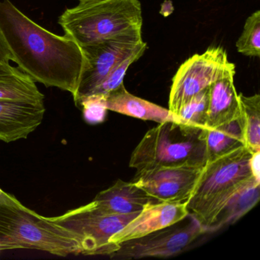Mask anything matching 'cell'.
Instances as JSON below:
<instances>
[{"label":"cell","mask_w":260,"mask_h":260,"mask_svg":"<svg viewBox=\"0 0 260 260\" xmlns=\"http://www.w3.org/2000/svg\"><path fill=\"white\" fill-rule=\"evenodd\" d=\"M0 34L12 60L35 82L75 94L84 64L78 44L36 23L10 0L0 1Z\"/></svg>","instance_id":"6da1fadb"},{"label":"cell","mask_w":260,"mask_h":260,"mask_svg":"<svg viewBox=\"0 0 260 260\" xmlns=\"http://www.w3.org/2000/svg\"><path fill=\"white\" fill-rule=\"evenodd\" d=\"M58 23L80 47L113 39H142L139 0H102L67 9Z\"/></svg>","instance_id":"7a4b0ae2"},{"label":"cell","mask_w":260,"mask_h":260,"mask_svg":"<svg viewBox=\"0 0 260 260\" xmlns=\"http://www.w3.org/2000/svg\"><path fill=\"white\" fill-rule=\"evenodd\" d=\"M17 249H37L59 256L81 254L75 234L10 194L0 200V251Z\"/></svg>","instance_id":"3957f363"},{"label":"cell","mask_w":260,"mask_h":260,"mask_svg":"<svg viewBox=\"0 0 260 260\" xmlns=\"http://www.w3.org/2000/svg\"><path fill=\"white\" fill-rule=\"evenodd\" d=\"M252 155L243 146L205 164L185 203L188 213L200 221L205 232L232 196L255 178L251 169Z\"/></svg>","instance_id":"277c9868"},{"label":"cell","mask_w":260,"mask_h":260,"mask_svg":"<svg viewBox=\"0 0 260 260\" xmlns=\"http://www.w3.org/2000/svg\"><path fill=\"white\" fill-rule=\"evenodd\" d=\"M206 129L167 121L150 129L138 144L129 165L136 170L156 167H204Z\"/></svg>","instance_id":"5b68a950"},{"label":"cell","mask_w":260,"mask_h":260,"mask_svg":"<svg viewBox=\"0 0 260 260\" xmlns=\"http://www.w3.org/2000/svg\"><path fill=\"white\" fill-rule=\"evenodd\" d=\"M138 214L139 212L108 214L98 208L92 201L87 205L70 210L62 215L49 218L77 235L83 255L110 256L120 246V244L111 243L110 239Z\"/></svg>","instance_id":"8992f818"},{"label":"cell","mask_w":260,"mask_h":260,"mask_svg":"<svg viewBox=\"0 0 260 260\" xmlns=\"http://www.w3.org/2000/svg\"><path fill=\"white\" fill-rule=\"evenodd\" d=\"M231 63L221 47H211L203 54H194L185 60L172 81L170 111L177 115L188 100L220 78Z\"/></svg>","instance_id":"52a82bcc"},{"label":"cell","mask_w":260,"mask_h":260,"mask_svg":"<svg viewBox=\"0 0 260 260\" xmlns=\"http://www.w3.org/2000/svg\"><path fill=\"white\" fill-rule=\"evenodd\" d=\"M188 221L182 220L150 233L144 237L120 243L119 249L110 255L115 259L168 258L182 252L199 236L205 228L192 214H188Z\"/></svg>","instance_id":"ba28073f"},{"label":"cell","mask_w":260,"mask_h":260,"mask_svg":"<svg viewBox=\"0 0 260 260\" xmlns=\"http://www.w3.org/2000/svg\"><path fill=\"white\" fill-rule=\"evenodd\" d=\"M143 43V40L113 39L81 47L84 64L77 91L73 95L76 106L85 97L92 95L111 72Z\"/></svg>","instance_id":"9c48e42d"},{"label":"cell","mask_w":260,"mask_h":260,"mask_svg":"<svg viewBox=\"0 0 260 260\" xmlns=\"http://www.w3.org/2000/svg\"><path fill=\"white\" fill-rule=\"evenodd\" d=\"M204 167H156L137 170L132 182L157 202L186 203Z\"/></svg>","instance_id":"30bf717a"},{"label":"cell","mask_w":260,"mask_h":260,"mask_svg":"<svg viewBox=\"0 0 260 260\" xmlns=\"http://www.w3.org/2000/svg\"><path fill=\"white\" fill-rule=\"evenodd\" d=\"M188 214L185 203L156 202L149 204L133 220L112 237L110 242L120 244L144 237L181 221Z\"/></svg>","instance_id":"8fae6325"},{"label":"cell","mask_w":260,"mask_h":260,"mask_svg":"<svg viewBox=\"0 0 260 260\" xmlns=\"http://www.w3.org/2000/svg\"><path fill=\"white\" fill-rule=\"evenodd\" d=\"M45 113L44 103L0 100V141L28 138L42 124Z\"/></svg>","instance_id":"7c38bea8"},{"label":"cell","mask_w":260,"mask_h":260,"mask_svg":"<svg viewBox=\"0 0 260 260\" xmlns=\"http://www.w3.org/2000/svg\"><path fill=\"white\" fill-rule=\"evenodd\" d=\"M234 75L235 65L231 63L224 74L210 86L207 129L216 128L241 115L239 94L234 86Z\"/></svg>","instance_id":"4fadbf2b"},{"label":"cell","mask_w":260,"mask_h":260,"mask_svg":"<svg viewBox=\"0 0 260 260\" xmlns=\"http://www.w3.org/2000/svg\"><path fill=\"white\" fill-rule=\"evenodd\" d=\"M93 202L104 212L127 214L141 212L149 204L157 202L132 181L118 179L112 186L100 191Z\"/></svg>","instance_id":"5bb4252c"},{"label":"cell","mask_w":260,"mask_h":260,"mask_svg":"<svg viewBox=\"0 0 260 260\" xmlns=\"http://www.w3.org/2000/svg\"><path fill=\"white\" fill-rule=\"evenodd\" d=\"M106 97L108 110L144 121H155L158 124L167 121L181 124L179 118L170 109L132 95L125 89L124 85Z\"/></svg>","instance_id":"9a60e30c"},{"label":"cell","mask_w":260,"mask_h":260,"mask_svg":"<svg viewBox=\"0 0 260 260\" xmlns=\"http://www.w3.org/2000/svg\"><path fill=\"white\" fill-rule=\"evenodd\" d=\"M44 99L36 82L19 68L9 64L0 70V100L43 103Z\"/></svg>","instance_id":"2e32d148"},{"label":"cell","mask_w":260,"mask_h":260,"mask_svg":"<svg viewBox=\"0 0 260 260\" xmlns=\"http://www.w3.org/2000/svg\"><path fill=\"white\" fill-rule=\"evenodd\" d=\"M207 162L245 146L243 115L214 129H206Z\"/></svg>","instance_id":"e0dca14e"},{"label":"cell","mask_w":260,"mask_h":260,"mask_svg":"<svg viewBox=\"0 0 260 260\" xmlns=\"http://www.w3.org/2000/svg\"><path fill=\"white\" fill-rule=\"evenodd\" d=\"M260 179L254 178L228 201L207 231H214L237 222L255 206L259 200Z\"/></svg>","instance_id":"ac0fdd59"},{"label":"cell","mask_w":260,"mask_h":260,"mask_svg":"<svg viewBox=\"0 0 260 260\" xmlns=\"http://www.w3.org/2000/svg\"><path fill=\"white\" fill-rule=\"evenodd\" d=\"M244 126L245 147L252 153L260 152V96L239 94Z\"/></svg>","instance_id":"d6986e66"},{"label":"cell","mask_w":260,"mask_h":260,"mask_svg":"<svg viewBox=\"0 0 260 260\" xmlns=\"http://www.w3.org/2000/svg\"><path fill=\"white\" fill-rule=\"evenodd\" d=\"M209 87L193 96L179 109L176 115L181 124L197 128H206Z\"/></svg>","instance_id":"ffe728a7"},{"label":"cell","mask_w":260,"mask_h":260,"mask_svg":"<svg viewBox=\"0 0 260 260\" xmlns=\"http://www.w3.org/2000/svg\"><path fill=\"white\" fill-rule=\"evenodd\" d=\"M237 51L248 57H260V11L247 18L244 28L236 43Z\"/></svg>","instance_id":"44dd1931"},{"label":"cell","mask_w":260,"mask_h":260,"mask_svg":"<svg viewBox=\"0 0 260 260\" xmlns=\"http://www.w3.org/2000/svg\"><path fill=\"white\" fill-rule=\"evenodd\" d=\"M147 48V43L144 42V43H143L135 52L132 53L129 57L124 59L123 61H121V63L111 72V74L108 76L107 78H106L105 81L95 89V92H94L92 95L97 94V95H103L106 96V95H109L111 92L115 91V89L119 88L120 86L124 85L123 80H124L127 70H128V68H130L132 63H135L138 59L142 57Z\"/></svg>","instance_id":"7402d4cb"},{"label":"cell","mask_w":260,"mask_h":260,"mask_svg":"<svg viewBox=\"0 0 260 260\" xmlns=\"http://www.w3.org/2000/svg\"><path fill=\"white\" fill-rule=\"evenodd\" d=\"M106 99L105 95L93 94L79 102L77 106L83 109V118L86 122L95 124L105 121L109 111L106 108Z\"/></svg>","instance_id":"603a6c76"},{"label":"cell","mask_w":260,"mask_h":260,"mask_svg":"<svg viewBox=\"0 0 260 260\" xmlns=\"http://www.w3.org/2000/svg\"><path fill=\"white\" fill-rule=\"evenodd\" d=\"M10 60H12L11 54L0 34V70L10 64Z\"/></svg>","instance_id":"cb8c5ba5"},{"label":"cell","mask_w":260,"mask_h":260,"mask_svg":"<svg viewBox=\"0 0 260 260\" xmlns=\"http://www.w3.org/2000/svg\"><path fill=\"white\" fill-rule=\"evenodd\" d=\"M260 152L252 153L251 157L250 165L253 176L257 179H260V165H259Z\"/></svg>","instance_id":"d4e9b609"},{"label":"cell","mask_w":260,"mask_h":260,"mask_svg":"<svg viewBox=\"0 0 260 260\" xmlns=\"http://www.w3.org/2000/svg\"><path fill=\"white\" fill-rule=\"evenodd\" d=\"M173 12V6L172 3L168 0H166L165 2L161 6L160 14L164 16H168Z\"/></svg>","instance_id":"484cf974"},{"label":"cell","mask_w":260,"mask_h":260,"mask_svg":"<svg viewBox=\"0 0 260 260\" xmlns=\"http://www.w3.org/2000/svg\"><path fill=\"white\" fill-rule=\"evenodd\" d=\"M10 194L5 192V191H3V190L1 189V188H0V200H3V199H7V198L10 197Z\"/></svg>","instance_id":"4316f807"},{"label":"cell","mask_w":260,"mask_h":260,"mask_svg":"<svg viewBox=\"0 0 260 260\" xmlns=\"http://www.w3.org/2000/svg\"><path fill=\"white\" fill-rule=\"evenodd\" d=\"M80 4H87V3L98 2V1H102V0H78Z\"/></svg>","instance_id":"83f0119b"}]
</instances>
